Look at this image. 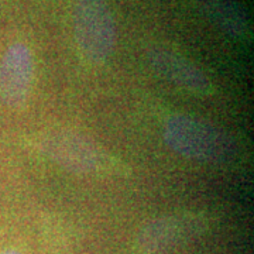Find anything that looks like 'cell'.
<instances>
[{
    "instance_id": "obj_1",
    "label": "cell",
    "mask_w": 254,
    "mask_h": 254,
    "mask_svg": "<svg viewBox=\"0 0 254 254\" xmlns=\"http://www.w3.org/2000/svg\"><path fill=\"white\" fill-rule=\"evenodd\" d=\"M164 140L177 154L195 161L225 163L235 144L218 127L188 115H174L164 125Z\"/></svg>"
},
{
    "instance_id": "obj_2",
    "label": "cell",
    "mask_w": 254,
    "mask_h": 254,
    "mask_svg": "<svg viewBox=\"0 0 254 254\" xmlns=\"http://www.w3.org/2000/svg\"><path fill=\"white\" fill-rule=\"evenodd\" d=\"M72 21L83 57L93 64L108 60L116 44V24L106 0H76Z\"/></svg>"
},
{
    "instance_id": "obj_3",
    "label": "cell",
    "mask_w": 254,
    "mask_h": 254,
    "mask_svg": "<svg viewBox=\"0 0 254 254\" xmlns=\"http://www.w3.org/2000/svg\"><path fill=\"white\" fill-rule=\"evenodd\" d=\"M38 150L71 173L91 174L105 164V157L91 140L72 131H53L38 141Z\"/></svg>"
},
{
    "instance_id": "obj_4",
    "label": "cell",
    "mask_w": 254,
    "mask_h": 254,
    "mask_svg": "<svg viewBox=\"0 0 254 254\" xmlns=\"http://www.w3.org/2000/svg\"><path fill=\"white\" fill-rule=\"evenodd\" d=\"M206 227L199 215H173L150 220L137 235V246L147 254L168 252L192 240Z\"/></svg>"
},
{
    "instance_id": "obj_5",
    "label": "cell",
    "mask_w": 254,
    "mask_h": 254,
    "mask_svg": "<svg viewBox=\"0 0 254 254\" xmlns=\"http://www.w3.org/2000/svg\"><path fill=\"white\" fill-rule=\"evenodd\" d=\"M34 75L31 51L23 43L7 48L0 63V99L9 108H20L26 103Z\"/></svg>"
},
{
    "instance_id": "obj_6",
    "label": "cell",
    "mask_w": 254,
    "mask_h": 254,
    "mask_svg": "<svg viewBox=\"0 0 254 254\" xmlns=\"http://www.w3.org/2000/svg\"><path fill=\"white\" fill-rule=\"evenodd\" d=\"M150 63L158 72L184 91L205 95L209 92V81L198 66L170 50L155 48L150 51Z\"/></svg>"
},
{
    "instance_id": "obj_7",
    "label": "cell",
    "mask_w": 254,
    "mask_h": 254,
    "mask_svg": "<svg viewBox=\"0 0 254 254\" xmlns=\"http://www.w3.org/2000/svg\"><path fill=\"white\" fill-rule=\"evenodd\" d=\"M209 13L212 14V17L215 18L219 26L223 27V30H226L227 33L233 36H242L246 33L245 18L239 14L235 6L213 0L209 4Z\"/></svg>"
},
{
    "instance_id": "obj_8",
    "label": "cell",
    "mask_w": 254,
    "mask_h": 254,
    "mask_svg": "<svg viewBox=\"0 0 254 254\" xmlns=\"http://www.w3.org/2000/svg\"><path fill=\"white\" fill-rule=\"evenodd\" d=\"M1 254H21V253H18V252H16V250H7V252H4V253H1Z\"/></svg>"
}]
</instances>
